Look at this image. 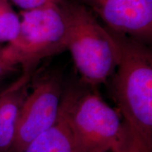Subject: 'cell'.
<instances>
[{
  "label": "cell",
  "mask_w": 152,
  "mask_h": 152,
  "mask_svg": "<svg viewBox=\"0 0 152 152\" xmlns=\"http://www.w3.org/2000/svg\"><path fill=\"white\" fill-rule=\"evenodd\" d=\"M109 31L118 44L120 56L111 77L112 96L134 138L152 151L151 51L141 41Z\"/></svg>",
  "instance_id": "6da1fadb"
},
{
  "label": "cell",
  "mask_w": 152,
  "mask_h": 152,
  "mask_svg": "<svg viewBox=\"0 0 152 152\" xmlns=\"http://www.w3.org/2000/svg\"><path fill=\"white\" fill-rule=\"evenodd\" d=\"M61 6L67 26L66 49L82 82L95 87L106 83L119 61V48L113 35L82 4L64 1Z\"/></svg>",
  "instance_id": "7a4b0ae2"
},
{
  "label": "cell",
  "mask_w": 152,
  "mask_h": 152,
  "mask_svg": "<svg viewBox=\"0 0 152 152\" xmlns=\"http://www.w3.org/2000/svg\"><path fill=\"white\" fill-rule=\"evenodd\" d=\"M64 87L60 113L81 152H111L122 134L123 121L96 87Z\"/></svg>",
  "instance_id": "3957f363"
},
{
  "label": "cell",
  "mask_w": 152,
  "mask_h": 152,
  "mask_svg": "<svg viewBox=\"0 0 152 152\" xmlns=\"http://www.w3.org/2000/svg\"><path fill=\"white\" fill-rule=\"evenodd\" d=\"M18 15V35L3 46V52L23 72L34 73L42 60L66 50V18L61 4L21 10Z\"/></svg>",
  "instance_id": "277c9868"
},
{
  "label": "cell",
  "mask_w": 152,
  "mask_h": 152,
  "mask_svg": "<svg viewBox=\"0 0 152 152\" xmlns=\"http://www.w3.org/2000/svg\"><path fill=\"white\" fill-rule=\"evenodd\" d=\"M31 92L22 106L16 140L11 152H22L26 146L56 122L59 115L64 85L61 73H33Z\"/></svg>",
  "instance_id": "5b68a950"
},
{
  "label": "cell",
  "mask_w": 152,
  "mask_h": 152,
  "mask_svg": "<svg viewBox=\"0 0 152 152\" xmlns=\"http://www.w3.org/2000/svg\"><path fill=\"white\" fill-rule=\"evenodd\" d=\"M108 29L147 44L152 36V0H79Z\"/></svg>",
  "instance_id": "8992f818"
},
{
  "label": "cell",
  "mask_w": 152,
  "mask_h": 152,
  "mask_svg": "<svg viewBox=\"0 0 152 152\" xmlns=\"http://www.w3.org/2000/svg\"><path fill=\"white\" fill-rule=\"evenodd\" d=\"M33 73L23 72L16 80L0 88V152H11L14 146L20 111Z\"/></svg>",
  "instance_id": "52a82bcc"
},
{
  "label": "cell",
  "mask_w": 152,
  "mask_h": 152,
  "mask_svg": "<svg viewBox=\"0 0 152 152\" xmlns=\"http://www.w3.org/2000/svg\"><path fill=\"white\" fill-rule=\"evenodd\" d=\"M22 152H81L67 122L59 111L56 122L39 134Z\"/></svg>",
  "instance_id": "ba28073f"
},
{
  "label": "cell",
  "mask_w": 152,
  "mask_h": 152,
  "mask_svg": "<svg viewBox=\"0 0 152 152\" xmlns=\"http://www.w3.org/2000/svg\"><path fill=\"white\" fill-rule=\"evenodd\" d=\"M20 19L12 7L7 9L0 15V45L11 42L18 35Z\"/></svg>",
  "instance_id": "9c48e42d"
},
{
  "label": "cell",
  "mask_w": 152,
  "mask_h": 152,
  "mask_svg": "<svg viewBox=\"0 0 152 152\" xmlns=\"http://www.w3.org/2000/svg\"><path fill=\"white\" fill-rule=\"evenodd\" d=\"M123 125L122 134L111 152H152L134 138L128 125L123 121Z\"/></svg>",
  "instance_id": "30bf717a"
},
{
  "label": "cell",
  "mask_w": 152,
  "mask_h": 152,
  "mask_svg": "<svg viewBox=\"0 0 152 152\" xmlns=\"http://www.w3.org/2000/svg\"><path fill=\"white\" fill-rule=\"evenodd\" d=\"M23 11L32 10L50 4H61L64 0H9Z\"/></svg>",
  "instance_id": "8fae6325"
},
{
  "label": "cell",
  "mask_w": 152,
  "mask_h": 152,
  "mask_svg": "<svg viewBox=\"0 0 152 152\" xmlns=\"http://www.w3.org/2000/svg\"><path fill=\"white\" fill-rule=\"evenodd\" d=\"M17 67L18 66L13 64L5 56L3 52V46L0 45V81L9 74L16 71Z\"/></svg>",
  "instance_id": "7c38bea8"
},
{
  "label": "cell",
  "mask_w": 152,
  "mask_h": 152,
  "mask_svg": "<svg viewBox=\"0 0 152 152\" xmlns=\"http://www.w3.org/2000/svg\"><path fill=\"white\" fill-rule=\"evenodd\" d=\"M10 7L11 6L9 0H0V15Z\"/></svg>",
  "instance_id": "4fadbf2b"
}]
</instances>
